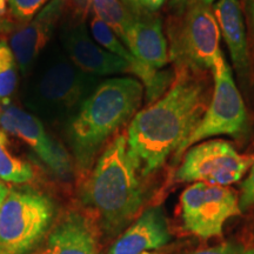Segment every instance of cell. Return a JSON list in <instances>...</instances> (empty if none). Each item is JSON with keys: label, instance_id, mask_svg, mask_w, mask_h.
Instances as JSON below:
<instances>
[{"label": "cell", "instance_id": "obj_1", "mask_svg": "<svg viewBox=\"0 0 254 254\" xmlns=\"http://www.w3.org/2000/svg\"><path fill=\"white\" fill-rule=\"evenodd\" d=\"M206 86L198 73L177 72L165 93L139 111L127 129V144L142 177L157 172L194 131L204 116Z\"/></svg>", "mask_w": 254, "mask_h": 254}, {"label": "cell", "instance_id": "obj_2", "mask_svg": "<svg viewBox=\"0 0 254 254\" xmlns=\"http://www.w3.org/2000/svg\"><path fill=\"white\" fill-rule=\"evenodd\" d=\"M139 165L119 133L106 145L82 186L84 204L105 232L117 236L140 213L145 201Z\"/></svg>", "mask_w": 254, "mask_h": 254}, {"label": "cell", "instance_id": "obj_3", "mask_svg": "<svg viewBox=\"0 0 254 254\" xmlns=\"http://www.w3.org/2000/svg\"><path fill=\"white\" fill-rule=\"evenodd\" d=\"M144 85L135 78L107 79L94 88L67 124V136L78 168L86 174L110 138L138 113Z\"/></svg>", "mask_w": 254, "mask_h": 254}, {"label": "cell", "instance_id": "obj_4", "mask_svg": "<svg viewBox=\"0 0 254 254\" xmlns=\"http://www.w3.org/2000/svg\"><path fill=\"white\" fill-rule=\"evenodd\" d=\"M26 77L25 106L41 122L52 124L71 122L98 86V77L78 68L58 45L41 53Z\"/></svg>", "mask_w": 254, "mask_h": 254}, {"label": "cell", "instance_id": "obj_5", "mask_svg": "<svg viewBox=\"0 0 254 254\" xmlns=\"http://www.w3.org/2000/svg\"><path fill=\"white\" fill-rule=\"evenodd\" d=\"M220 30L209 5L179 9L168 20V57L177 72L200 73L213 69L220 57Z\"/></svg>", "mask_w": 254, "mask_h": 254}, {"label": "cell", "instance_id": "obj_6", "mask_svg": "<svg viewBox=\"0 0 254 254\" xmlns=\"http://www.w3.org/2000/svg\"><path fill=\"white\" fill-rule=\"evenodd\" d=\"M64 51L71 62L82 72L94 77L132 73L146 90V100L154 103L171 87L174 78L168 71H160L145 64L133 65L101 47L88 34L85 24H67L60 34Z\"/></svg>", "mask_w": 254, "mask_h": 254}, {"label": "cell", "instance_id": "obj_7", "mask_svg": "<svg viewBox=\"0 0 254 254\" xmlns=\"http://www.w3.org/2000/svg\"><path fill=\"white\" fill-rule=\"evenodd\" d=\"M55 205L33 190H11L0 206V254H31L50 230Z\"/></svg>", "mask_w": 254, "mask_h": 254}, {"label": "cell", "instance_id": "obj_8", "mask_svg": "<svg viewBox=\"0 0 254 254\" xmlns=\"http://www.w3.org/2000/svg\"><path fill=\"white\" fill-rule=\"evenodd\" d=\"M214 91L204 116L174 154L176 159L196 142L218 135L240 136L247 129V112L230 65L220 56L214 64Z\"/></svg>", "mask_w": 254, "mask_h": 254}, {"label": "cell", "instance_id": "obj_9", "mask_svg": "<svg viewBox=\"0 0 254 254\" xmlns=\"http://www.w3.org/2000/svg\"><path fill=\"white\" fill-rule=\"evenodd\" d=\"M254 163L253 155L240 154L231 142L214 139L192 146L176 173L179 183L230 186L241 180Z\"/></svg>", "mask_w": 254, "mask_h": 254}, {"label": "cell", "instance_id": "obj_10", "mask_svg": "<svg viewBox=\"0 0 254 254\" xmlns=\"http://www.w3.org/2000/svg\"><path fill=\"white\" fill-rule=\"evenodd\" d=\"M180 206L185 230L204 240L220 237L228 219L241 213L233 190L205 183L187 187L180 196Z\"/></svg>", "mask_w": 254, "mask_h": 254}, {"label": "cell", "instance_id": "obj_11", "mask_svg": "<svg viewBox=\"0 0 254 254\" xmlns=\"http://www.w3.org/2000/svg\"><path fill=\"white\" fill-rule=\"evenodd\" d=\"M0 128L24 141L56 176L65 179L71 176L68 153L51 138L43 122L34 114L11 103L0 104Z\"/></svg>", "mask_w": 254, "mask_h": 254}, {"label": "cell", "instance_id": "obj_12", "mask_svg": "<svg viewBox=\"0 0 254 254\" xmlns=\"http://www.w3.org/2000/svg\"><path fill=\"white\" fill-rule=\"evenodd\" d=\"M65 2L66 0H51L32 20L11 32L8 45L25 77L52 39L57 25L64 17Z\"/></svg>", "mask_w": 254, "mask_h": 254}, {"label": "cell", "instance_id": "obj_13", "mask_svg": "<svg viewBox=\"0 0 254 254\" xmlns=\"http://www.w3.org/2000/svg\"><path fill=\"white\" fill-rule=\"evenodd\" d=\"M122 41L135 59L152 68L160 69L170 62L163 21L152 12L135 11Z\"/></svg>", "mask_w": 254, "mask_h": 254}, {"label": "cell", "instance_id": "obj_14", "mask_svg": "<svg viewBox=\"0 0 254 254\" xmlns=\"http://www.w3.org/2000/svg\"><path fill=\"white\" fill-rule=\"evenodd\" d=\"M39 254H99L94 224L80 211H67L50 231Z\"/></svg>", "mask_w": 254, "mask_h": 254}, {"label": "cell", "instance_id": "obj_15", "mask_svg": "<svg viewBox=\"0 0 254 254\" xmlns=\"http://www.w3.org/2000/svg\"><path fill=\"white\" fill-rule=\"evenodd\" d=\"M171 232L163 208L151 207L139 215L107 254H142L166 246Z\"/></svg>", "mask_w": 254, "mask_h": 254}, {"label": "cell", "instance_id": "obj_16", "mask_svg": "<svg viewBox=\"0 0 254 254\" xmlns=\"http://www.w3.org/2000/svg\"><path fill=\"white\" fill-rule=\"evenodd\" d=\"M213 12L238 75L247 81L251 77V58L243 12L238 0H218Z\"/></svg>", "mask_w": 254, "mask_h": 254}, {"label": "cell", "instance_id": "obj_17", "mask_svg": "<svg viewBox=\"0 0 254 254\" xmlns=\"http://www.w3.org/2000/svg\"><path fill=\"white\" fill-rule=\"evenodd\" d=\"M33 178V168L26 161L11 153L7 135L0 128V180L12 184H26Z\"/></svg>", "mask_w": 254, "mask_h": 254}, {"label": "cell", "instance_id": "obj_18", "mask_svg": "<svg viewBox=\"0 0 254 254\" xmlns=\"http://www.w3.org/2000/svg\"><path fill=\"white\" fill-rule=\"evenodd\" d=\"M134 12L124 5L122 0H93L92 6V13L109 25L120 40L131 23Z\"/></svg>", "mask_w": 254, "mask_h": 254}, {"label": "cell", "instance_id": "obj_19", "mask_svg": "<svg viewBox=\"0 0 254 254\" xmlns=\"http://www.w3.org/2000/svg\"><path fill=\"white\" fill-rule=\"evenodd\" d=\"M18 64L11 47L0 40V104L9 103L18 85Z\"/></svg>", "mask_w": 254, "mask_h": 254}, {"label": "cell", "instance_id": "obj_20", "mask_svg": "<svg viewBox=\"0 0 254 254\" xmlns=\"http://www.w3.org/2000/svg\"><path fill=\"white\" fill-rule=\"evenodd\" d=\"M90 30L93 39L97 41L101 47H104L105 50L113 53V55L119 56L120 58L127 60V62L133 64V65L140 64V62H139L138 59H135L134 57L132 56V53L127 50V47L124 45L123 41L119 39L118 36L114 33L112 28H111L107 24H105L103 20H100L99 18L95 17L94 14L91 19Z\"/></svg>", "mask_w": 254, "mask_h": 254}, {"label": "cell", "instance_id": "obj_21", "mask_svg": "<svg viewBox=\"0 0 254 254\" xmlns=\"http://www.w3.org/2000/svg\"><path fill=\"white\" fill-rule=\"evenodd\" d=\"M51 0H8L9 11L20 21H30Z\"/></svg>", "mask_w": 254, "mask_h": 254}, {"label": "cell", "instance_id": "obj_22", "mask_svg": "<svg viewBox=\"0 0 254 254\" xmlns=\"http://www.w3.org/2000/svg\"><path fill=\"white\" fill-rule=\"evenodd\" d=\"M93 0H66L64 17L68 18V23L72 25L85 24L88 15L92 12Z\"/></svg>", "mask_w": 254, "mask_h": 254}, {"label": "cell", "instance_id": "obj_23", "mask_svg": "<svg viewBox=\"0 0 254 254\" xmlns=\"http://www.w3.org/2000/svg\"><path fill=\"white\" fill-rule=\"evenodd\" d=\"M187 254H254V249L237 241H226L220 245L196 250Z\"/></svg>", "mask_w": 254, "mask_h": 254}, {"label": "cell", "instance_id": "obj_24", "mask_svg": "<svg viewBox=\"0 0 254 254\" xmlns=\"http://www.w3.org/2000/svg\"><path fill=\"white\" fill-rule=\"evenodd\" d=\"M254 206V163L251 166L250 173L241 186L239 196V207L241 211H247Z\"/></svg>", "mask_w": 254, "mask_h": 254}, {"label": "cell", "instance_id": "obj_25", "mask_svg": "<svg viewBox=\"0 0 254 254\" xmlns=\"http://www.w3.org/2000/svg\"><path fill=\"white\" fill-rule=\"evenodd\" d=\"M215 0H174V7L178 11L179 9H184L190 6H195V5H209L213 4Z\"/></svg>", "mask_w": 254, "mask_h": 254}, {"label": "cell", "instance_id": "obj_26", "mask_svg": "<svg viewBox=\"0 0 254 254\" xmlns=\"http://www.w3.org/2000/svg\"><path fill=\"white\" fill-rule=\"evenodd\" d=\"M165 1L166 0H138V4L140 9L153 13V12H155L164 5Z\"/></svg>", "mask_w": 254, "mask_h": 254}, {"label": "cell", "instance_id": "obj_27", "mask_svg": "<svg viewBox=\"0 0 254 254\" xmlns=\"http://www.w3.org/2000/svg\"><path fill=\"white\" fill-rule=\"evenodd\" d=\"M249 19L251 28V39L254 47V0H249Z\"/></svg>", "mask_w": 254, "mask_h": 254}, {"label": "cell", "instance_id": "obj_28", "mask_svg": "<svg viewBox=\"0 0 254 254\" xmlns=\"http://www.w3.org/2000/svg\"><path fill=\"white\" fill-rule=\"evenodd\" d=\"M8 190H9L8 187L6 186L2 182H0V206H1L2 201H4V199L6 198V195H7Z\"/></svg>", "mask_w": 254, "mask_h": 254}, {"label": "cell", "instance_id": "obj_29", "mask_svg": "<svg viewBox=\"0 0 254 254\" xmlns=\"http://www.w3.org/2000/svg\"><path fill=\"white\" fill-rule=\"evenodd\" d=\"M124 1L127 4V7L133 9V11H140L139 8V4H138V0H124Z\"/></svg>", "mask_w": 254, "mask_h": 254}, {"label": "cell", "instance_id": "obj_30", "mask_svg": "<svg viewBox=\"0 0 254 254\" xmlns=\"http://www.w3.org/2000/svg\"><path fill=\"white\" fill-rule=\"evenodd\" d=\"M12 30V26L9 25V23L7 21L2 20V19H0V32L2 31H11Z\"/></svg>", "mask_w": 254, "mask_h": 254}, {"label": "cell", "instance_id": "obj_31", "mask_svg": "<svg viewBox=\"0 0 254 254\" xmlns=\"http://www.w3.org/2000/svg\"><path fill=\"white\" fill-rule=\"evenodd\" d=\"M8 0H0V15H2L6 12V6H7Z\"/></svg>", "mask_w": 254, "mask_h": 254}, {"label": "cell", "instance_id": "obj_32", "mask_svg": "<svg viewBox=\"0 0 254 254\" xmlns=\"http://www.w3.org/2000/svg\"><path fill=\"white\" fill-rule=\"evenodd\" d=\"M142 254H153V253H151V252H146V253H142Z\"/></svg>", "mask_w": 254, "mask_h": 254}]
</instances>
